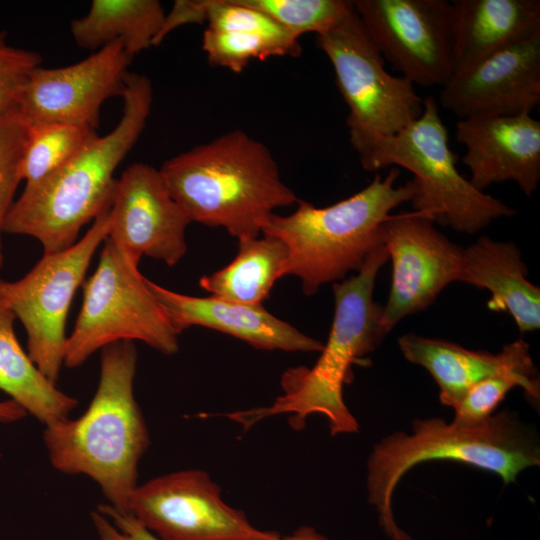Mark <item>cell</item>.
Returning a JSON list of instances; mask_svg holds the SVG:
<instances>
[{
  "mask_svg": "<svg viewBox=\"0 0 540 540\" xmlns=\"http://www.w3.org/2000/svg\"><path fill=\"white\" fill-rule=\"evenodd\" d=\"M117 125L97 136L66 165L25 185L4 223V233L29 236L53 254L74 245L83 226L107 212L114 196V173L134 147L150 115V79L129 72Z\"/></svg>",
  "mask_w": 540,
  "mask_h": 540,
  "instance_id": "1",
  "label": "cell"
},
{
  "mask_svg": "<svg viewBox=\"0 0 540 540\" xmlns=\"http://www.w3.org/2000/svg\"><path fill=\"white\" fill-rule=\"evenodd\" d=\"M388 259L386 248L379 243L356 274L333 283V321L312 367L288 368L281 377L282 394L269 405L223 416L248 430L267 418L286 415L290 425L300 430L308 417L318 414L326 419L332 436L357 433L359 423L344 401L343 389L352 380V366L386 337L381 327L383 306L373 300V291L377 274Z\"/></svg>",
  "mask_w": 540,
  "mask_h": 540,
  "instance_id": "2",
  "label": "cell"
},
{
  "mask_svg": "<svg viewBox=\"0 0 540 540\" xmlns=\"http://www.w3.org/2000/svg\"><path fill=\"white\" fill-rule=\"evenodd\" d=\"M101 351L99 382L89 406L76 419L46 425L43 442L56 470L89 477L107 504L127 512L150 445L134 394L137 350L134 342L121 341Z\"/></svg>",
  "mask_w": 540,
  "mask_h": 540,
  "instance_id": "3",
  "label": "cell"
},
{
  "mask_svg": "<svg viewBox=\"0 0 540 540\" xmlns=\"http://www.w3.org/2000/svg\"><path fill=\"white\" fill-rule=\"evenodd\" d=\"M159 170L191 223L222 227L237 240L258 237L276 209L300 200L270 149L240 129L171 157Z\"/></svg>",
  "mask_w": 540,
  "mask_h": 540,
  "instance_id": "4",
  "label": "cell"
},
{
  "mask_svg": "<svg viewBox=\"0 0 540 540\" xmlns=\"http://www.w3.org/2000/svg\"><path fill=\"white\" fill-rule=\"evenodd\" d=\"M452 461L498 475L505 485L527 468L539 466L536 432L508 410L483 425L462 427L442 418L415 419L411 433L394 432L377 442L367 460L368 502L390 540H413L396 522L392 500L402 477L413 467Z\"/></svg>",
  "mask_w": 540,
  "mask_h": 540,
  "instance_id": "5",
  "label": "cell"
},
{
  "mask_svg": "<svg viewBox=\"0 0 540 540\" xmlns=\"http://www.w3.org/2000/svg\"><path fill=\"white\" fill-rule=\"evenodd\" d=\"M397 167L383 177L375 173L357 193L326 207L299 200L286 216L273 214L261 234L280 239L287 248L283 276L299 278L306 296L315 295L328 283L358 272L380 242L379 231L390 212L411 201L412 180L396 185Z\"/></svg>",
  "mask_w": 540,
  "mask_h": 540,
  "instance_id": "6",
  "label": "cell"
},
{
  "mask_svg": "<svg viewBox=\"0 0 540 540\" xmlns=\"http://www.w3.org/2000/svg\"><path fill=\"white\" fill-rule=\"evenodd\" d=\"M363 169L399 166L413 174L415 212L460 233L474 234L516 211L477 190L457 169L446 126L433 96L423 98L421 115L401 131L371 138L353 148Z\"/></svg>",
  "mask_w": 540,
  "mask_h": 540,
  "instance_id": "7",
  "label": "cell"
},
{
  "mask_svg": "<svg viewBox=\"0 0 540 540\" xmlns=\"http://www.w3.org/2000/svg\"><path fill=\"white\" fill-rule=\"evenodd\" d=\"M135 340L167 356L179 350L178 334L147 278L106 240L94 273L83 283L82 305L67 337L64 366L77 368L106 346Z\"/></svg>",
  "mask_w": 540,
  "mask_h": 540,
  "instance_id": "8",
  "label": "cell"
},
{
  "mask_svg": "<svg viewBox=\"0 0 540 540\" xmlns=\"http://www.w3.org/2000/svg\"><path fill=\"white\" fill-rule=\"evenodd\" d=\"M316 44L329 59L348 106L347 127L353 148L374 137L393 135L421 115L423 98L409 80L387 71L383 56L353 7L316 35Z\"/></svg>",
  "mask_w": 540,
  "mask_h": 540,
  "instance_id": "9",
  "label": "cell"
},
{
  "mask_svg": "<svg viewBox=\"0 0 540 540\" xmlns=\"http://www.w3.org/2000/svg\"><path fill=\"white\" fill-rule=\"evenodd\" d=\"M109 210L71 247L43 257L22 278H0V300L27 335V353L38 369L57 383L64 366L66 320L90 262L108 236Z\"/></svg>",
  "mask_w": 540,
  "mask_h": 540,
  "instance_id": "10",
  "label": "cell"
},
{
  "mask_svg": "<svg viewBox=\"0 0 540 540\" xmlns=\"http://www.w3.org/2000/svg\"><path fill=\"white\" fill-rule=\"evenodd\" d=\"M130 513L159 540H278L253 525L222 498L220 486L200 469L171 472L134 490Z\"/></svg>",
  "mask_w": 540,
  "mask_h": 540,
  "instance_id": "11",
  "label": "cell"
},
{
  "mask_svg": "<svg viewBox=\"0 0 540 540\" xmlns=\"http://www.w3.org/2000/svg\"><path fill=\"white\" fill-rule=\"evenodd\" d=\"M384 60L413 85L442 87L453 74V9L446 0H352Z\"/></svg>",
  "mask_w": 540,
  "mask_h": 540,
  "instance_id": "12",
  "label": "cell"
},
{
  "mask_svg": "<svg viewBox=\"0 0 540 540\" xmlns=\"http://www.w3.org/2000/svg\"><path fill=\"white\" fill-rule=\"evenodd\" d=\"M434 224L413 211L391 215L380 227V242L392 262L381 319L385 336L406 316L426 310L445 287L459 280L463 247Z\"/></svg>",
  "mask_w": 540,
  "mask_h": 540,
  "instance_id": "13",
  "label": "cell"
},
{
  "mask_svg": "<svg viewBox=\"0 0 540 540\" xmlns=\"http://www.w3.org/2000/svg\"><path fill=\"white\" fill-rule=\"evenodd\" d=\"M109 218L106 240L133 264L148 256L172 267L187 252L191 221L150 164L133 163L117 178Z\"/></svg>",
  "mask_w": 540,
  "mask_h": 540,
  "instance_id": "14",
  "label": "cell"
},
{
  "mask_svg": "<svg viewBox=\"0 0 540 540\" xmlns=\"http://www.w3.org/2000/svg\"><path fill=\"white\" fill-rule=\"evenodd\" d=\"M132 60L114 42L68 66H39L25 86L18 114L26 125L68 123L96 130L103 103L122 96Z\"/></svg>",
  "mask_w": 540,
  "mask_h": 540,
  "instance_id": "15",
  "label": "cell"
},
{
  "mask_svg": "<svg viewBox=\"0 0 540 540\" xmlns=\"http://www.w3.org/2000/svg\"><path fill=\"white\" fill-rule=\"evenodd\" d=\"M437 103L458 119L531 113L540 103V31L455 72Z\"/></svg>",
  "mask_w": 540,
  "mask_h": 540,
  "instance_id": "16",
  "label": "cell"
},
{
  "mask_svg": "<svg viewBox=\"0 0 540 540\" xmlns=\"http://www.w3.org/2000/svg\"><path fill=\"white\" fill-rule=\"evenodd\" d=\"M457 142L465 146L462 162L471 184L483 191L514 181L530 197L540 181V121L531 113L475 115L458 119Z\"/></svg>",
  "mask_w": 540,
  "mask_h": 540,
  "instance_id": "17",
  "label": "cell"
},
{
  "mask_svg": "<svg viewBox=\"0 0 540 540\" xmlns=\"http://www.w3.org/2000/svg\"><path fill=\"white\" fill-rule=\"evenodd\" d=\"M147 284L179 335L201 326L210 328L260 350L321 352L324 343L269 313L263 305H245L214 296L178 293L147 278Z\"/></svg>",
  "mask_w": 540,
  "mask_h": 540,
  "instance_id": "18",
  "label": "cell"
},
{
  "mask_svg": "<svg viewBox=\"0 0 540 540\" xmlns=\"http://www.w3.org/2000/svg\"><path fill=\"white\" fill-rule=\"evenodd\" d=\"M527 275L528 267L513 242L481 236L463 248L458 282L488 290V309L509 314L521 334L540 328V289Z\"/></svg>",
  "mask_w": 540,
  "mask_h": 540,
  "instance_id": "19",
  "label": "cell"
},
{
  "mask_svg": "<svg viewBox=\"0 0 540 540\" xmlns=\"http://www.w3.org/2000/svg\"><path fill=\"white\" fill-rule=\"evenodd\" d=\"M398 346L409 362L429 372L439 388L441 404L451 408L474 384L532 359L529 344L523 339L504 345L497 354L413 333L399 337Z\"/></svg>",
  "mask_w": 540,
  "mask_h": 540,
  "instance_id": "20",
  "label": "cell"
},
{
  "mask_svg": "<svg viewBox=\"0 0 540 540\" xmlns=\"http://www.w3.org/2000/svg\"><path fill=\"white\" fill-rule=\"evenodd\" d=\"M451 4L453 74L540 31L539 0H453Z\"/></svg>",
  "mask_w": 540,
  "mask_h": 540,
  "instance_id": "21",
  "label": "cell"
},
{
  "mask_svg": "<svg viewBox=\"0 0 540 540\" xmlns=\"http://www.w3.org/2000/svg\"><path fill=\"white\" fill-rule=\"evenodd\" d=\"M16 317L0 300V390L44 426L68 418L78 405L31 360L15 334Z\"/></svg>",
  "mask_w": 540,
  "mask_h": 540,
  "instance_id": "22",
  "label": "cell"
},
{
  "mask_svg": "<svg viewBox=\"0 0 540 540\" xmlns=\"http://www.w3.org/2000/svg\"><path fill=\"white\" fill-rule=\"evenodd\" d=\"M166 12L157 0H93L70 24L77 46L99 50L114 42L134 55L154 46Z\"/></svg>",
  "mask_w": 540,
  "mask_h": 540,
  "instance_id": "23",
  "label": "cell"
},
{
  "mask_svg": "<svg viewBox=\"0 0 540 540\" xmlns=\"http://www.w3.org/2000/svg\"><path fill=\"white\" fill-rule=\"evenodd\" d=\"M238 240L235 258L223 268L202 276L199 285L211 296L227 301L261 305L283 276L287 248L278 238L264 235Z\"/></svg>",
  "mask_w": 540,
  "mask_h": 540,
  "instance_id": "24",
  "label": "cell"
},
{
  "mask_svg": "<svg viewBox=\"0 0 540 540\" xmlns=\"http://www.w3.org/2000/svg\"><path fill=\"white\" fill-rule=\"evenodd\" d=\"M26 126L20 161V177L25 185L36 183L66 165L98 136L93 128L68 123Z\"/></svg>",
  "mask_w": 540,
  "mask_h": 540,
  "instance_id": "25",
  "label": "cell"
},
{
  "mask_svg": "<svg viewBox=\"0 0 540 540\" xmlns=\"http://www.w3.org/2000/svg\"><path fill=\"white\" fill-rule=\"evenodd\" d=\"M515 387L522 388L526 399L539 407V374L532 359L499 371L470 387L452 408V422L462 427L483 425Z\"/></svg>",
  "mask_w": 540,
  "mask_h": 540,
  "instance_id": "26",
  "label": "cell"
},
{
  "mask_svg": "<svg viewBox=\"0 0 540 540\" xmlns=\"http://www.w3.org/2000/svg\"><path fill=\"white\" fill-rule=\"evenodd\" d=\"M202 49L210 65L242 72L254 60L271 57L298 56L301 53L299 39L274 37L247 32H224L206 28L202 37Z\"/></svg>",
  "mask_w": 540,
  "mask_h": 540,
  "instance_id": "27",
  "label": "cell"
},
{
  "mask_svg": "<svg viewBox=\"0 0 540 540\" xmlns=\"http://www.w3.org/2000/svg\"><path fill=\"white\" fill-rule=\"evenodd\" d=\"M242 5L264 13L300 38L306 33L319 35L352 9L349 0H238Z\"/></svg>",
  "mask_w": 540,
  "mask_h": 540,
  "instance_id": "28",
  "label": "cell"
},
{
  "mask_svg": "<svg viewBox=\"0 0 540 540\" xmlns=\"http://www.w3.org/2000/svg\"><path fill=\"white\" fill-rule=\"evenodd\" d=\"M192 5L196 24L207 22L208 29L297 38L264 13L238 0H192Z\"/></svg>",
  "mask_w": 540,
  "mask_h": 540,
  "instance_id": "29",
  "label": "cell"
},
{
  "mask_svg": "<svg viewBox=\"0 0 540 540\" xmlns=\"http://www.w3.org/2000/svg\"><path fill=\"white\" fill-rule=\"evenodd\" d=\"M27 126L19 114L0 119V270L4 264L2 235L6 217L14 203L20 177V161Z\"/></svg>",
  "mask_w": 540,
  "mask_h": 540,
  "instance_id": "30",
  "label": "cell"
},
{
  "mask_svg": "<svg viewBox=\"0 0 540 540\" xmlns=\"http://www.w3.org/2000/svg\"><path fill=\"white\" fill-rule=\"evenodd\" d=\"M41 63L37 52L10 45L0 31V119L18 113L25 86Z\"/></svg>",
  "mask_w": 540,
  "mask_h": 540,
  "instance_id": "31",
  "label": "cell"
},
{
  "mask_svg": "<svg viewBox=\"0 0 540 540\" xmlns=\"http://www.w3.org/2000/svg\"><path fill=\"white\" fill-rule=\"evenodd\" d=\"M97 540H159L130 513L100 504L91 514ZM278 540H329L310 526H301Z\"/></svg>",
  "mask_w": 540,
  "mask_h": 540,
  "instance_id": "32",
  "label": "cell"
},
{
  "mask_svg": "<svg viewBox=\"0 0 540 540\" xmlns=\"http://www.w3.org/2000/svg\"><path fill=\"white\" fill-rule=\"evenodd\" d=\"M27 413L25 410L17 404L15 401L9 399L0 401V421L4 423H11L18 421L25 417Z\"/></svg>",
  "mask_w": 540,
  "mask_h": 540,
  "instance_id": "33",
  "label": "cell"
}]
</instances>
